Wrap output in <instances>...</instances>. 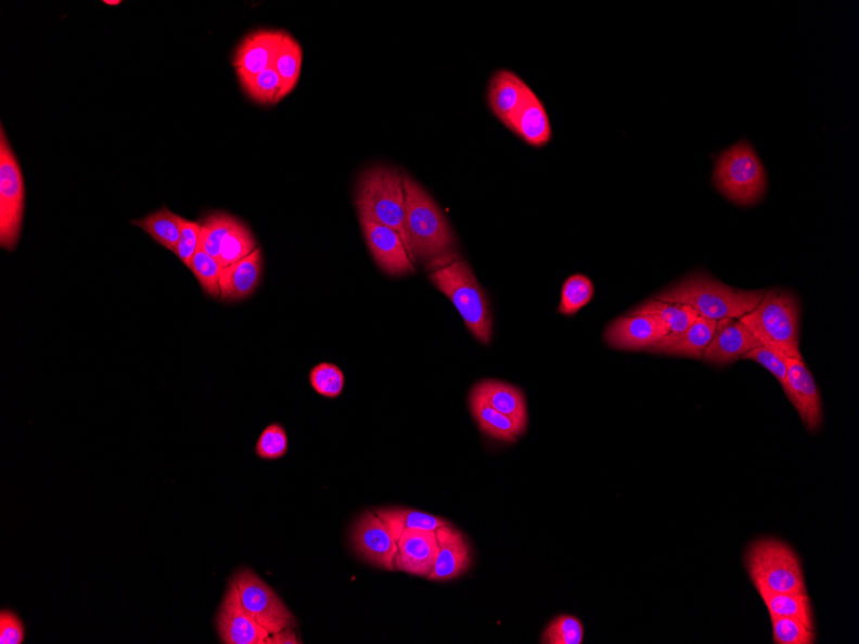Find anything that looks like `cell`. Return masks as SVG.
Listing matches in <instances>:
<instances>
[{
    "label": "cell",
    "instance_id": "obj_35",
    "mask_svg": "<svg viewBox=\"0 0 859 644\" xmlns=\"http://www.w3.org/2000/svg\"><path fill=\"white\" fill-rule=\"evenodd\" d=\"M585 640V627L572 615H560L547 626L542 635L543 644H581Z\"/></svg>",
    "mask_w": 859,
    "mask_h": 644
},
{
    "label": "cell",
    "instance_id": "obj_30",
    "mask_svg": "<svg viewBox=\"0 0 859 644\" xmlns=\"http://www.w3.org/2000/svg\"><path fill=\"white\" fill-rule=\"evenodd\" d=\"M256 248H258V242H256L254 234L238 219L230 233L226 235L223 244H221L218 258L219 265L221 268L230 267L234 262L247 258Z\"/></svg>",
    "mask_w": 859,
    "mask_h": 644
},
{
    "label": "cell",
    "instance_id": "obj_27",
    "mask_svg": "<svg viewBox=\"0 0 859 644\" xmlns=\"http://www.w3.org/2000/svg\"><path fill=\"white\" fill-rule=\"evenodd\" d=\"M375 512L384 519L395 540H398L407 530L436 531L441 526L449 524L445 518L410 508H387Z\"/></svg>",
    "mask_w": 859,
    "mask_h": 644
},
{
    "label": "cell",
    "instance_id": "obj_25",
    "mask_svg": "<svg viewBox=\"0 0 859 644\" xmlns=\"http://www.w3.org/2000/svg\"><path fill=\"white\" fill-rule=\"evenodd\" d=\"M754 587L764 600L770 616L798 619L815 628L812 601L807 592H772L765 587Z\"/></svg>",
    "mask_w": 859,
    "mask_h": 644
},
{
    "label": "cell",
    "instance_id": "obj_29",
    "mask_svg": "<svg viewBox=\"0 0 859 644\" xmlns=\"http://www.w3.org/2000/svg\"><path fill=\"white\" fill-rule=\"evenodd\" d=\"M303 66V50L299 41H297L289 33L283 38L279 57L275 61V72L280 75L282 88L279 96V102L293 92L297 82H299Z\"/></svg>",
    "mask_w": 859,
    "mask_h": 644
},
{
    "label": "cell",
    "instance_id": "obj_8",
    "mask_svg": "<svg viewBox=\"0 0 859 644\" xmlns=\"http://www.w3.org/2000/svg\"><path fill=\"white\" fill-rule=\"evenodd\" d=\"M25 212V182L9 138L0 130V246L15 252Z\"/></svg>",
    "mask_w": 859,
    "mask_h": 644
},
{
    "label": "cell",
    "instance_id": "obj_37",
    "mask_svg": "<svg viewBox=\"0 0 859 644\" xmlns=\"http://www.w3.org/2000/svg\"><path fill=\"white\" fill-rule=\"evenodd\" d=\"M310 384L315 391L322 395V397L335 399L341 397L344 390V373L335 364L321 363L311 370Z\"/></svg>",
    "mask_w": 859,
    "mask_h": 644
},
{
    "label": "cell",
    "instance_id": "obj_9",
    "mask_svg": "<svg viewBox=\"0 0 859 644\" xmlns=\"http://www.w3.org/2000/svg\"><path fill=\"white\" fill-rule=\"evenodd\" d=\"M231 581L242 608L270 634L295 627L294 615L272 588L254 571L242 569Z\"/></svg>",
    "mask_w": 859,
    "mask_h": 644
},
{
    "label": "cell",
    "instance_id": "obj_38",
    "mask_svg": "<svg viewBox=\"0 0 859 644\" xmlns=\"http://www.w3.org/2000/svg\"><path fill=\"white\" fill-rule=\"evenodd\" d=\"M289 452V438L286 429L280 424L269 425L259 436L255 446V453L261 460H281Z\"/></svg>",
    "mask_w": 859,
    "mask_h": 644
},
{
    "label": "cell",
    "instance_id": "obj_43",
    "mask_svg": "<svg viewBox=\"0 0 859 644\" xmlns=\"http://www.w3.org/2000/svg\"><path fill=\"white\" fill-rule=\"evenodd\" d=\"M103 3H105L107 5H119V4H121L120 0H105V2H103Z\"/></svg>",
    "mask_w": 859,
    "mask_h": 644
},
{
    "label": "cell",
    "instance_id": "obj_18",
    "mask_svg": "<svg viewBox=\"0 0 859 644\" xmlns=\"http://www.w3.org/2000/svg\"><path fill=\"white\" fill-rule=\"evenodd\" d=\"M398 552L395 558V570L427 578L432 572L436 555H438V539L435 531L407 530L397 540Z\"/></svg>",
    "mask_w": 859,
    "mask_h": 644
},
{
    "label": "cell",
    "instance_id": "obj_41",
    "mask_svg": "<svg viewBox=\"0 0 859 644\" xmlns=\"http://www.w3.org/2000/svg\"><path fill=\"white\" fill-rule=\"evenodd\" d=\"M25 640V627L23 621L15 613L3 609L0 614V643L2 644H23Z\"/></svg>",
    "mask_w": 859,
    "mask_h": 644
},
{
    "label": "cell",
    "instance_id": "obj_2",
    "mask_svg": "<svg viewBox=\"0 0 859 644\" xmlns=\"http://www.w3.org/2000/svg\"><path fill=\"white\" fill-rule=\"evenodd\" d=\"M434 261L430 281L453 302L476 340L488 345L493 336V314L473 269L452 253Z\"/></svg>",
    "mask_w": 859,
    "mask_h": 644
},
{
    "label": "cell",
    "instance_id": "obj_7",
    "mask_svg": "<svg viewBox=\"0 0 859 644\" xmlns=\"http://www.w3.org/2000/svg\"><path fill=\"white\" fill-rule=\"evenodd\" d=\"M745 566L754 585L772 592H807L798 553L780 539L755 540L745 553Z\"/></svg>",
    "mask_w": 859,
    "mask_h": 644
},
{
    "label": "cell",
    "instance_id": "obj_11",
    "mask_svg": "<svg viewBox=\"0 0 859 644\" xmlns=\"http://www.w3.org/2000/svg\"><path fill=\"white\" fill-rule=\"evenodd\" d=\"M359 221L367 246L383 272L394 276L414 273V260L397 231L376 221L367 219Z\"/></svg>",
    "mask_w": 859,
    "mask_h": 644
},
{
    "label": "cell",
    "instance_id": "obj_19",
    "mask_svg": "<svg viewBox=\"0 0 859 644\" xmlns=\"http://www.w3.org/2000/svg\"><path fill=\"white\" fill-rule=\"evenodd\" d=\"M530 88L514 73L500 70L490 79L488 103L498 120L511 129Z\"/></svg>",
    "mask_w": 859,
    "mask_h": 644
},
{
    "label": "cell",
    "instance_id": "obj_3",
    "mask_svg": "<svg viewBox=\"0 0 859 644\" xmlns=\"http://www.w3.org/2000/svg\"><path fill=\"white\" fill-rule=\"evenodd\" d=\"M739 321L751 330L761 346L789 358L802 359L800 304L790 291H767L758 307Z\"/></svg>",
    "mask_w": 859,
    "mask_h": 644
},
{
    "label": "cell",
    "instance_id": "obj_13",
    "mask_svg": "<svg viewBox=\"0 0 859 644\" xmlns=\"http://www.w3.org/2000/svg\"><path fill=\"white\" fill-rule=\"evenodd\" d=\"M787 381L785 394L795 410L798 411L803 424L809 433H816L822 425V401L812 373L805 360L786 357Z\"/></svg>",
    "mask_w": 859,
    "mask_h": 644
},
{
    "label": "cell",
    "instance_id": "obj_17",
    "mask_svg": "<svg viewBox=\"0 0 859 644\" xmlns=\"http://www.w3.org/2000/svg\"><path fill=\"white\" fill-rule=\"evenodd\" d=\"M435 532L438 539V555L427 579L448 581L462 577L473 564L466 537L450 524L441 526Z\"/></svg>",
    "mask_w": 859,
    "mask_h": 644
},
{
    "label": "cell",
    "instance_id": "obj_34",
    "mask_svg": "<svg viewBox=\"0 0 859 644\" xmlns=\"http://www.w3.org/2000/svg\"><path fill=\"white\" fill-rule=\"evenodd\" d=\"M772 624V641L774 644H813L816 642L815 628L794 618L770 616Z\"/></svg>",
    "mask_w": 859,
    "mask_h": 644
},
{
    "label": "cell",
    "instance_id": "obj_24",
    "mask_svg": "<svg viewBox=\"0 0 859 644\" xmlns=\"http://www.w3.org/2000/svg\"><path fill=\"white\" fill-rule=\"evenodd\" d=\"M469 405L480 432L490 438L503 442H514L525 433L526 426L496 411L473 391L470 392Z\"/></svg>",
    "mask_w": 859,
    "mask_h": 644
},
{
    "label": "cell",
    "instance_id": "obj_22",
    "mask_svg": "<svg viewBox=\"0 0 859 644\" xmlns=\"http://www.w3.org/2000/svg\"><path fill=\"white\" fill-rule=\"evenodd\" d=\"M510 130L533 147H543L551 141L552 130L549 115H547L543 103L531 89L512 121Z\"/></svg>",
    "mask_w": 859,
    "mask_h": 644
},
{
    "label": "cell",
    "instance_id": "obj_21",
    "mask_svg": "<svg viewBox=\"0 0 859 644\" xmlns=\"http://www.w3.org/2000/svg\"><path fill=\"white\" fill-rule=\"evenodd\" d=\"M716 327L717 321L697 317V320L681 335H667L651 346L648 351L655 352V355L702 359L703 352L715 336Z\"/></svg>",
    "mask_w": 859,
    "mask_h": 644
},
{
    "label": "cell",
    "instance_id": "obj_4",
    "mask_svg": "<svg viewBox=\"0 0 859 644\" xmlns=\"http://www.w3.org/2000/svg\"><path fill=\"white\" fill-rule=\"evenodd\" d=\"M406 232L413 259L435 260L453 252L456 239L434 198L405 175Z\"/></svg>",
    "mask_w": 859,
    "mask_h": 644
},
{
    "label": "cell",
    "instance_id": "obj_5",
    "mask_svg": "<svg viewBox=\"0 0 859 644\" xmlns=\"http://www.w3.org/2000/svg\"><path fill=\"white\" fill-rule=\"evenodd\" d=\"M356 205L359 219L393 228L401 235L411 254L406 232L405 175L383 165L364 170L359 177Z\"/></svg>",
    "mask_w": 859,
    "mask_h": 644
},
{
    "label": "cell",
    "instance_id": "obj_28",
    "mask_svg": "<svg viewBox=\"0 0 859 644\" xmlns=\"http://www.w3.org/2000/svg\"><path fill=\"white\" fill-rule=\"evenodd\" d=\"M632 311H634V313L661 318V320L667 324L669 330L668 336L681 335L698 317L696 311L688 307V305L665 302L656 299L643 302Z\"/></svg>",
    "mask_w": 859,
    "mask_h": 644
},
{
    "label": "cell",
    "instance_id": "obj_31",
    "mask_svg": "<svg viewBox=\"0 0 859 644\" xmlns=\"http://www.w3.org/2000/svg\"><path fill=\"white\" fill-rule=\"evenodd\" d=\"M594 296L593 282L585 274H573L561 288L559 313L572 317L587 307Z\"/></svg>",
    "mask_w": 859,
    "mask_h": 644
},
{
    "label": "cell",
    "instance_id": "obj_12",
    "mask_svg": "<svg viewBox=\"0 0 859 644\" xmlns=\"http://www.w3.org/2000/svg\"><path fill=\"white\" fill-rule=\"evenodd\" d=\"M667 335L669 330L661 318L630 311L608 325L604 340L616 350L648 351Z\"/></svg>",
    "mask_w": 859,
    "mask_h": 644
},
{
    "label": "cell",
    "instance_id": "obj_40",
    "mask_svg": "<svg viewBox=\"0 0 859 644\" xmlns=\"http://www.w3.org/2000/svg\"><path fill=\"white\" fill-rule=\"evenodd\" d=\"M201 223L187 220L180 232V239L176 255L184 266L191 268L193 256L196 255L200 245Z\"/></svg>",
    "mask_w": 859,
    "mask_h": 644
},
{
    "label": "cell",
    "instance_id": "obj_14",
    "mask_svg": "<svg viewBox=\"0 0 859 644\" xmlns=\"http://www.w3.org/2000/svg\"><path fill=\"white\" fill-rule=\"evenodd\" d=\"M217 629L226 644H266L270 635L242 608L232 581L219 608Z\"/></svg>",
    "mask_w": 859,
    "mask_h": 644
},
{
    "label": "cell",
    "instance_id": "obj_39",
    "mask_svg": "<svg viewBox=\"0 0 859 644\" xmlns=\"http://www.w3.org/2000/svg\"><path fill=\"white\" fill-rule=\"evenodd\" d=\"M741 360H753V362L765 366L768 372H771L775 379L779 381L782 389L785 390L787 381V363L786 357L780 352L766 348V346H758L746 352Z\"/></svg>",
    "mask_w": 859,
    "mask_h": 644
},
{
    "label": "cell",
    "instance_id": "obj_26",
    "mask_svg": "<svg viewBox=\"0 0 859 644\" xmlns=\"http://www.w3.org/2000/svg\"><path fill=\"white\" fill-rule=\"evenodd\" d=\"M185 221L187 219L170 211L168 207H163V209L152 212L148 217L131 220L130 223L142 228V231L148 233L151 239H154L158 245L176 254L180 232H182Z\"/></svg>",
    "mask_w": 859,
    "mask_h": 644
},
{
    "label": "cell",
    "instance_id": "obj_10",
    "mask_svg": "<svg viewBox=\"0 0 859 644\" xmlns=\"http://www.w3.org/2000/svg\"><path fill=\"white\" fill-rule=\"evenodd\" d=\"M351 543L357 555L377 569L395 570L397 540L384 519L376 512H367L359 517L351 532Z\"/></svg>",
    "mask_w": 859,
    "mask_h": 644
},
{
    "label": "cell",
    "instance_id": "obj_1",
    "mask_svg": "<svg viewBox=\"0 0 859 644\" xmlns=\"http://www.w3.org/2000/svg\"><path fill=\"white\" fill-rule=\"evenodd\" d=\"M766 291L734 289L708 273L695 272L685 275L676 285L663 291L654 299L688 305L698 317L720 321L725 318L740 320L758 307Z\"/></svg>",
    "mask_w": 859,
    "mask_h": 644
},
{
    "label": "cell",
    "instance_id": "obj_6",
    "mask_svg": "<svg viewBox=\"0 0 859 644\" xmlns=\"http://www.w3.org/2000/svg\"><path fill=\"white\" fill-rule=\"evenodd\" d=\"M767 179L765 165L747 140L734 143L716 158L713 184L733 204H758L766 195Z\"/></svg>",
    "mask_w": 859,
    "mask_h": 644
},
{
    "label": "cell",
    "instance_id": "obj_42",
    "mask_svg": "<svg viewBox=\"0 0 859 644\" xmlns=\"http://www.w3.org/2000/svg\"><path fill=\"white\" fill-rule=\"evenodd\" d=\"M300 643L299 640L296 639L293 629L282 630V632L277 634H270L267 643Z\"/></svg>",
    "mask_w": 859,
    "mask_h": 644
},
{
    "label": "cell",
    "instance_id": "obj_36",
    "mask_svg": "<svg viewBox=\"0 0 859 644\" xmlns=\"http://www.w3.org/2000/svg\"><path fill=\"white\" fill-rule=\"evenodd\" d=\"M191 270L193 275L196 276L201 288L214 299H218L220 297V275L223 272L219 261L198 247L196 255L193 256Z\"/></svg>",
    "mask_w": 859,
    "mask_h": 644
},
{
    "label": "cell",
    "instance_id": "obj_16",
    "mask_svg": "<svg viewBox=\"0 0 859 644\" xmlns=\"http://www.w3.org/2000/svg\"><path fill=\"white\" fill-rule=\"evenodd\" d=\"M285 34L281 30H258L248 34L234 53L233 66L239 79L274 67Z\"/></svg>",
    "mask_w": 859,
    "mask_h": 644
},
{
    "label": "cell",
    "instance_id": "obj_20",
    "mask_svg": "<svg viewBox=\"0 0 859 644\" xmlns=\"http://www.w3.org/2000/svg\"><path fill=\"white\" fill-rule=\"evenodd\" d=\"M262 274L260 248L234 265L223 268L220 275V299L227 302L242 301L258 288Z\"/></svg>",
    "mask_w": 859,
    "mask_h": 644
},
{
    "label": "cell",
    "instance_id": "obj_23",
    "mask_svg": "<svg viewBox=\"0 0 859 644\" xmlns=\"http://www.w3.org/2000/svg\"><path fill=\"white\" fill-rule=\"evenodd\" d=\"M476 395L495 408L496 411L514 418L524 426H528V408L525 395L518 387L502 383L497 379H485L476 384L473 390Z\"/></svg>",
    "mask_w": 859,
    "mask_h": 644
},
{
    "label": "cell",
    "instance_id": "obj_15",
    "mask_svg": "<svg viewBox=\"0 0 859 644\" xmlns=\"http://www.w3.org/2000/svg\"><path fill=\"white\" fill-rule=\"evenodd\" d=\"M758 346H761L758 338L744 323L733 318H725L717 322L715 336L703 352V359L706 363L726 366L738 362Z\"/></svg>",
    "mask_w": 859,
    "mask_h": 644
},
{
    "label": "cell",
    "instance_id": "obj_33",
    "mask_svg": "<svg viewBox=\"0 0 859 644\" xmlns=\"http://www.w3.org/2000/svg\"><path fill=\"white\" fill-rule=\"evenodd\" d=\"M235 220L238 219L225 212L209 215L204 220V223L201 224L198 247L218 260L221 244H223L226 235L232 230Z\"/></svg>",
    "mask_w": 859,
    "mask_h": 644
},
{
    "label": "cell",
    "instance_id": "obj_32",
    "mask_svg": "<svg viewBox=\"0 0 859 644\" xmlns=\"http://www.w3.org/2000/svg\"><path fill=\"white\" fill-rule=\"evenodd\" d=\"M242 88L251 99L259 105H275L282 88L280 75L275 68L240 79Z\"/></svg>",
    "mask_w": 859,
    "mask_h": 644
}]
</instances>
